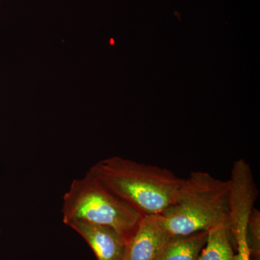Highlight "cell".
Here are the masks:
<instances>
[{"label": "cell", "mask_w": 260, "mask_h": 260, "mask_svg": "<svg viewBox=\"0 0 260 260\" xmlns=\"http://www.w3.org/2000/svg\"><path fill=\"white\" fill-rule=\"evenodd\" d=\"M89 172L141 217L161 215L175 203L184 181L166 168L119 156L100 160Z\"/></svg>", "instance_id": "1"}, {"label": "cell", "mask_w": 260, "mask_h": 260, "mask_svg": "<svg viewBox=\"0 0 260 260\" xmlns=\"http://www.w3.org/2000/svg\"><path fill=\"white\" fill-rule=\"evenodd\" d=\"M229 189V180L208 172H191L175 203L161 214L168 231L177 237L208 232L219 225L228 228Z\"/></svg>", "instance_id": "2"}, {"label": "cell", "mask_w": 260, "mask_h": 260, "mask_svg": "<svg viewBox=\"0 0 260 260\" xmlns=\"http://www.w3.org/2000/svg\"><path fill=\"white\" fill-rule=\"evenodd\" d=\"M141 216L108 190L90 172L72 181L63 197L65 225L83 221L112 228L126 242L132 237Z\"/></svg>", "instance_id": "3"}, {"label": "cell", "mask_w": 260, "mask_h": 260, "mask_svg": "<svg viewBox=\"0 0 260 260\" xmlns=\"http://www.w3.org/2000/svg\"><path fill=\"white\" fill-rule=\"evenodd\" d=\"M172 237L161 215L141 217L126 242L124 260H155Z\"/></svg>", "instance_id": "4"}, {"label": "cell", "mask_w": 260, "mask_h": 260, "mask_svg": "<svg viewBox=\"0 0 260 260\" xmlns=\"http://www.w3.org/2000/svg\"><path fill=\"white\" fill-rule=\"evenodd\" d=\"M67 225L81 236L97 260H124L126 240L112 228L83 221H73Z\"/></svg>", "instance_id": "5"}, {"label": "cell", "mask_w": 260, "mask_h": 260, "mask_svg": "<svg viewBox=\"0 0 260 260\" xmlns=\"http://www.w3.org/2000/svg\"><path fill=\"white\" fill-rule=\"evenodd\" d=\"M207 238V231L173 237L155 260H198Z\"/></svg>", "instance_id": "6"}, {"label": "cell", "mask_w": 260, "mask_h": 260, "mask_svg": "<svg viewBox=\"0 0 260 260\" xmlns=\"http://www.w3.org/2000/svg\"><path fill=\"white\" fill-rule=\"evenodd\" d=\"M198 260H235L234 246L225 225H217L208 231L206 244Z\"/></svg>", "instance_id": "7"}, {"label": "cell", "mask_w": 260, "mask_h": 260, "mask_svg": "<svg viewBox=\"0 0 260 260\" xmlns=\"http://www.w3.org/2000/svg\"><path fill=\"white\" fill-rule=\"evenodd\" d=\"M251 260H259L260 256V212L255 207L249 216L246 232Z\"/></svg>", "instance_id": "8"}, {"label": "cell", "mask_w": 260, "mask_h": 260, "mask_svg": "<svg viewBox=\"0 0 260 260\" xmlns=\"http://www.w3.org/2000/svg\"><path fill=\"white\" fill-rule=\"evenodd\" d=\"M0 234H1V230H0Z\"/></svg>", "instance_id": "9"}]
</instances>
